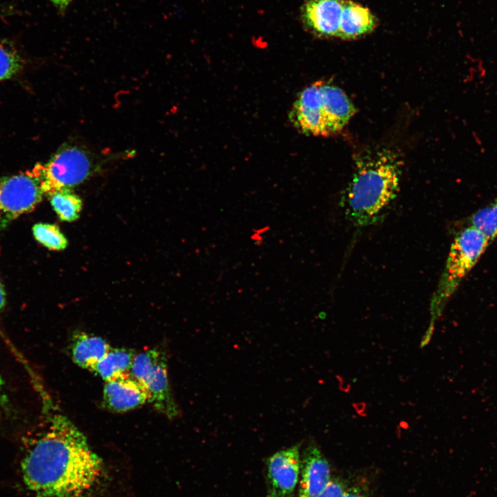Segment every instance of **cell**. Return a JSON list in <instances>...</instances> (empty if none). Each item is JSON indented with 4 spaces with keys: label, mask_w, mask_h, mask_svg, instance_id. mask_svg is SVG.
<instances>
[{
    "label": "cell",
    "mask_w": 497,
    "mask_h": 497,
    "mask_svg": "<svg viewBox=\"0 0 497 497\" xmlns=\"http://www.w3.org/2000/svg\"><path fill=\"white\" fill-rule=\"evenodd\" d=\"M47 413L23 456V481L35 497H84L101 479V460L67 416Z\"/></svg>",
    "instance_id": "cell-1"
},
{
    "label": "cell",
    "mask_w": 497,
    "mask_h": 497,
    "mask_svg": "<svg viewBox=\"0 0 497 497\" xmlns=\"http://www.w3.org/2000/svg\"><path fill=\"white\" fill-rule=\"evenodd\" d=\"M401 161L394 151L382 149L360 157L340 200L343 212L354 226L376 222L396 198Z\"/></svg>",
    "instance_id": "cell-2"
},
{
    "label": "cell",
    "mask_w": 497,
    "mask_h": 497,
    "mask_svg": "<svg viewBox=\"0 0 497 497\" xmlns=\"http://www.w3.org/2000/svg\"><path fill=\"white\" fill-rule=\"evenodd\" d=\"M489 244L480 232L470 226L454 238L434 298L436 311L440 310L461 280L475 266Z\"/></svg>",
    "instance_id": "cell-3"
},
{
    "label": "cell",
    "mask_w": 497,
    "mask_h": 497,
    "mask_svg": "<svg viewBox=\"0 0 497 497\" xmlns=\"http://www.w3.org/2000/svg\"><path fill=\"white\" fill-rule=\"evenodd\" d=\"M88 152L75 146L59 150L46 164L36 165L29 171L38 181L43 193L70 188L85 181L92 170Z\"/></svg>",
    "instance_id": "cell-4"
},
{
    "label": "cell",
    "mask_w": 497,
    "mask_h": 497,
    "mask_svg": "<svg viewBox=\"0 0 497 497\" xmlns=\"http://www.w3.org/2000/svg\"><path fill=\"white\" fill-rule=\"evenodd\" d=\"M130 374L146 389L149 402L169 419L180 415L169 383L166 354L151 349L135 355Z\"/></svg>",
    "instance_id": "cell-5"
},
{
    "label": "cell",
    "mask_w": 497,
    "mask_h": 497,
    "mask_svg": "<svg viewBox=\"0 0 497 497\" xmlns=\"http://www.w3.org/2000/svg\"><path fill=\"white\" fill-rule=\"evenodd\" d=\"M43 194L29 171L0 178V231L21 215L32 211Z\"/></svg>",
    "instance_id": "cell-6"
},
{
    "label": "cell",
    "mask_w": 497,
    "mask_h": 497,
    "mask_svg": "<svg viewBox=\"0 0 497 497\" xmlns=\"http://www.w3.org/2000/svg\"><path fill=\"white\" fill-rule=\"evenodd\" d=\"M300 443L281 449L266 459L269 492L275 497H291L300 479Z\"/></svg>",
    "instance_id": "cell-7"
},
{
    "label": "cell",
    "mask_w": 497,
    "mask_h": 497,
    "mask_svg": "<svg viewBox=\"0 0 497 497\" xmlns=\"http://www.w3.org/2000/svg\"><path fill=\"white\" fill-rule=\"evenodd\" d=\"M343 0H309L301 8V19L305 28L321 37H338Z\"/></svg>",
    "instance_id": "cell-8"
},
{
    "label": "cell",
    "mask_w": 497,
    "mask_h": 497,
    "mask_svg": "<svg viewBox=\"0 0 497 497\" xmlns=\"http://www.w3.org/2000/svg\"><path fill=\"white\" fill-rule=\"evenodd\" d=\"M331 480L328 460L315 443L309 442L301 456L299 497H318Z\"/></svg>",
    "instance_id": "cell-9"
},
{
    "label": "cell",
    "mask_w": 497,
    "mask_h": 497,
    "mask_svg": "<svg viewBox=\"0 0 497 497\" xmlns=\"http://www.w3.org/2000/svg\"><path fill=\"white\" fill-rule=\"evenodd\" d=\"M291 117L303 133L315 136H327L320 91V81L304 89L295 101Z\"/></svg>",
    "instance_id": "cell-10"
},
{
    "label": "cell",
    "mask_w": 497,
    "mask_h": 497,
    "mask_svg": "<svg viewBox=\"0 0 497 497\" xmlns=\"http://www.w3.org/2000/svg\"><path fill=\"white\" fill-rule=\"evenodd\" d=\"M146 402H149L147 391L130 373L105 383L103 404L110 411L126 412Z\"/></svg>",
    "instance_id": "cell-11"
},
{
    "label": "cell",
    "mask_w": 497,
    "mask_h": 497,
    "mask_svg": "<svg viewBox=\"0 0 497 497\" xmlns=\"http://www.w3.org/2000/svg\"><path fill=\"white\" fill-rule=\"evenodd\" d=\"M324 121L328 135L340 132L355 112V107L340 88L320 81Z\"/></svg>",
    "instance_id": "cell-12"
},
{
    "label": "cell",
    "mask_w": 497,
    "mask_h": 497,
    "mask_svg": "<svg viewBox=\"0 0 497 497\" xmlns=\"http://www.w3.org/2000/svg\"><path fill=\"white\" fill-rule=\"evenodd\" d=\"M377 24L376 17L366 7L344 1L338 37L353 39L373 31Z\"/></svg>",
    "instance_id": "cell-13"
},
{
    "label": "cell",
    "mask_w": 497,
    "mask_h": 497,
    "mask_svg": "<svg viewBox=\"0 0 497 497\" xmlns=\"http://www.w3.org/2000/svg\"><path fill=\"white\" fill-rule=\"evenodd\" d=\"M110 349L109 344L102 338L85 332H77L72 338L73 361L81 368L90 371Z\"/></svg>",
    "instance_id": "cell-14"
},
{
    "label": "cell",
    "mask_w": 497,
    "mask_h": 497,
    "mask_svg": "<svg viewBox=\"0 0 497 497\" xmlns=\"http://www.w3.org/2000/svg\"><path fill=\"white\" fill-rule=\"evenodd\" d=\"M136 353L132 349L111 348L91 371L99 375L105 382L130 373Z\"/></svg>",
    "instance_id": "cell-15"
},
{
    "label": "cell",
    "mask_w": 497,
    "mask_h": 497,
    "mask_svg": "<svg viewBox=\"0 0 497 497\" xmlns=\"http://www.w3.org/2000/svg\"><path fill=\"white\" fill-rule=\"evenodd\" d=\"M49 197L50 204L60 220L71 222L79 217L82 200L70 188L56 191Z\"/></svg>",
    "instance_id": "cell-16"
},
{
    "label": "cell",
    "mask_w": 497,
    "mask_h": 497,
    "mask_svg": "<svg viewBox=\"0 0 497 497\" xmlns=\"http://www.w3.org/2000/svg\"><path fill=\"white\" fill-rule=\"evenodd\" d=\"M470 226L480 232L490 243L497 237V198L476 212L470 218Z\"/></svg>",
    "instance_id": "cell-17"
},
{
    "label": "cell",
    "mask_w": 497,
    "mask_h": 497,
    "mask_svg": "<svg viewBox=\"0 0 497 497\" xmlns=\"http://www.w3.org/2000/svg\"><path fill=\"white\" fill-rule=\"evenodd\" d=\"M35 240L45 247L54 251L64 250L68 240L58 226L48 223H37L32 226Z\"/></svg>",
    "instance_id": "cell-18"
},
{
    "label": "cell",
    "mask_w": 497,
    "mask_h": 497,
    "mask_svg": "<svg viewBox=\"0 0 497 497\" xmlns=\"http://www.w3.org/2000/svg\"><path fill=\"white\" fill-rule=\"evenodd\" d=\"M20 55L10 46L0 43V81L10 79L23 68Z\"/></svg>",
    "instance_id": "cell-19"
},
{
    "label": "cell",
    "mask_w": 497,
    "mask_h": 497,
    "mask_svg": "<svg viewBox=\"0 0 497 497\" xmlns=\"http://www.w3.org/2000/svg\"><path fill=\"white\" fill-rule=\"evenodd\" d=\"M346 491L344 483L338 480H331L327 488L318 497H342Z\"/></svg>",
    "instance_id": "cell-20"
},
{
    "label": "cell",
    "mask_w": 497,
    "mask_h": 497,
    "mask_svg": "<svg viewBox=\"0 0 497 497\" xmlns=\"http://www.w3.org/2000/svg\"><path fill=\"white\" fill-rule=\"evenodd\" d=\"M342 497H369V496L360 488L352 487L346 489Z\"/></svg>",
    "instance_id": "cell-21"
},
{
    "label": "cell",
    "mask_w": 497,
    "mask_h": 497,
    "mask_svg": "<svg viewBox=\"0 0 497 497\" xmlns=\"http://www.w3.org/2000/svg\"><path fill=\"white\" fill-rule=\"evenodd\" d=\"M6 304V293L3 287L0 282V312L3 309Z\"/></svg>",
    "instance_id": "cell-22"
},
{
    "label": "cell",
    "mask_w": 497,
    "mask_h": 497,
    "mask_svg": "<svg viewBox=\"0 0 497 497\" xmlns=\"http://www.w3.org/2000/svg\"><path fill=\"white\" fill-rule=\"evenodd\" d=\"M57 6L64 7L66 6L70 0H51Z\"/></svg>",
    "instance_id": "cell-23"
},
{
    "label": "cell",
    "mask_w": 497,
    "mask_h": 497,
    "mask_svg": "<svg viewBox=\"0 0 497 497\" xmlns=\"http://www.w3.org/2000/svg\"><path fill=\"white\" fill-rule=\"evenodd\" d=\"M3 385V380H2L1 376V375H0V409H1V402H2V400H3V398H2ZM0 412H1V411H0Z\"/></svg>",
    "instance_id": "cell-24"
},
{
    "label": "cell",
    "mask_w": 497,
    "mask_h": 497,
    "mask_svg": "<svg viewBox=\"0 0 497 497\" xmlns=\"http://www.w3.org/2000/svg\"><path fill=\"white\" fill-rule=\"evenodd\" d=\"M267 497H275V496L268 493Z\"/></svg>",
    "instance_id": "cell-25"
}]
</instances>
